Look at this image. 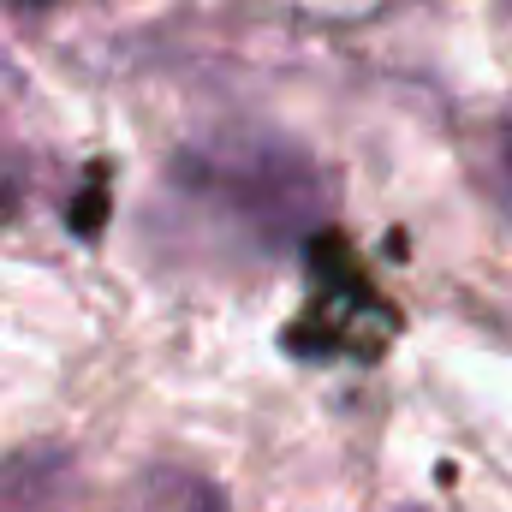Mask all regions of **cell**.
<instances>
[{"label": "cell", "instance_id": "1", "mask_svg": "<svg viewBox=\"0 0 512 512\" xmlns=\"http://www.w3.org/2000/svg\"><path fill=\"white\" fill-rule=\"evenodd\" d=\"M203 197H221V203H239V215L256 227H298L304 203H310V167L292 161V155H203L197 167V185Z\"/></svg>", "mask_w": 512, "mask_h": 512}, {"label": "cell", "instance_id": "2", "mask_svg": "<svg viewBox=\"0 0 512 512\" xmlns=\"http://www.w3.org/2000/svg\"><path fill=\"white\" fill-rule=\"evenodd\" d=\"M78 465L66 447H30L0 465V512H66Z\"/></svg>", "mask_w": 512, "mask_h": 512}, {"label": "cell", "instance_id": "3", "mask_svg": "<svg viewBox=\"0 0 512 512\" xmlns=\"http://www.w3.org/2000/svg\"><path fill=\"white\" fill-rule=\"evenodd\" d=\"M126 512H227V495L197 471H149L131 489Z\"/></svg>", "mask_w": 512, "mask_h": 512}, {"label": "cell", "instance_id": "4", "mask_svg": "<svg viewBox=\"0 0 512 512\" xmlns=\"http://www.w3.org/2000/svg\"><path fill=\"white\" fill-rule=\"evenodd\" d=\"M501 173H507V191H512V137L501 143Z\"/></svg>", "mask_w": 512, "mask_h": 512}]
</instances>
